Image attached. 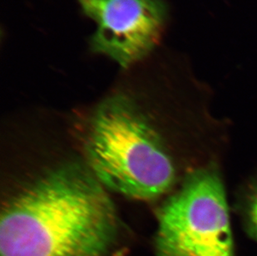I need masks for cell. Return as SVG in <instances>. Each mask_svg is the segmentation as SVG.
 Here are the masks:
<instances>
[{
    "mask_svg": "<svg viewBox=\"0 0 257 256\" xmlns=\"http://www.w3.org/2000/svg\"><path fill=\"white\" fill-rule=\"evenodd\" d=\"M110 256H124L123 253L121 251H117L116 253L111 254Z\"/></svg>",
    "mask_w": 257,
    "mask_h": 256,
    "instance_id": "8992f818",
    "label": "cell"
},
{
    "mask_svg": "<svg viewBox=\"0 0 257 256\" xmlns=\"http://www.w3.org/2000/svg\"><path fill=\"white\" fill-rule=\"evenodd\" d=\"M250 229L257 240V193L253 199L250 209Z\"/></svg>",
    "mask_w": 257,
    "mask_h": 256,
    "instance_id": "5b68a950",
    "label": "cell"
},
{
    "mask_svg": "<svg viewBox=\"0 0 257 256\" xmlns=\"http://www.w3.org/2000/svg\"><path fill=\"white\" fill-rule=\"evenodd\" d=\"M81 12L97 25L90 51L121 68H134L158 49L168 23L164 0H78Z\"/></svg>",
    "mask_w": 257,
    "mask_h": 256,
    "instance_id": "277c9868",
    "label": "cell"
},
{
    "mask_svg": "<svg viewBox=\"0 0 257 256\" xmlns=\"http://www.w3.org/2000/svg\"><path fill=\"white\" fill-rule=\"evenodd\" d=\"M223 184L216 172L191 175L158 215V256H234Z\"/></svg>",
    "mask_w": 257,
    "mask_h": 256,
    "instance_id": "3957f363",
    "label": "cell"
},
{
    "mask_svg": "<svg viewBox=\"0 0 257 256\" xmlns=\"http://www.w3.org/2000/svg\"><path fill=\"white\" fill-rule=\"evenodd\" d=\"M84 150L92 175L124 196L156 198L174 181V166L161 138L123 93L107 97L95 111Z\"/></svg>",
    "mask_w": 257,
    "mask_h": 256,
    "instance_id": "7a4b0ae2",
    "label": "cell"
},
{
    "mask_svg": "<svg viewBox=\"0 0 257 256\" xmlns=\"http://www.w3.org/2000/svg\"><path fill=\"white\" fill-rule=\"evenodd\" d=\"M119 224L98 180L73 165L53 170L3 209L1 256H110Z\"/></svg>",
    "mask_w": 257,
    "mask_h": 256,
    "instance_id": "6da1fadb",
    "label": "cell"
}]
</instances>
